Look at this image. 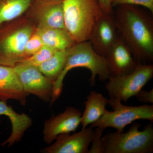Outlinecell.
<instances>
[{"label":"cell","instance_id":"cell-1","mask_svg":"<svg viewBox=\"0 0 153 153\" xmlns=\"http://www.w3.org/2000/svg\"><path fill=\"white\" fill-rule=\"evenodd\" d=\"M119 36L127 45L137 63L153 61V14L140 6L121 5L113 13Z\"/></svg>","mask_w":153,"mask_h":153},{"label":"cell","instance_id":"cell-2","mask_svg":"<svg viewBox=\"0 0 153 153\" xmlns=\"http://www.w3.org/2000/svg\"><path fill=\"white\" fill-rule=\"evenodd\" d=\"M80 67L87 68L90 71L91 86L95 85L97 76L101 81L108 80L110 77L106 58L96 53L89 41L76 43L69 49L64 68L54 81L51 105L60 97L63 91V80L68 71Z\"/></svg>","mask_w":153,"mask_h":153},{"label":"cell","instance_id":"cell-3","mask_svg":"<svg viewBox=\"0 0 153 153\" xmlns=\"http://www.w3.org/2000/svg\"><path fill=\"white\" fill-rule=\"evenodd\" d=\"M65 29L76 43L89 41L103 13L98 0H63Z\"/></svg>","mask_w":153,"mask_h":153},{"label":"cell","instance_id":"cell-4","mask_svg":"<svg viewBox=\"0 0 153 153\" xmlns=\"http://www.w3.org/2000/svg\"><path fill=\"white\" fill-rule=\"evenodd\" d=\"M36 27L21 17L0 26V65L14 67L27 58L25 46Z\"/></svg>","mask_w":153,"mask_h":153},{"label":"cell","instance_id":"cell-5","mask_svg":"<svg viewBox=\"0 0 153 153\" xmlns=\"http://www.w3.org/2000/svg\"><path fill=\"white\" fill-rule=\"evenodd\" d=\"M141 126L135 122L126 132L107 133L102 137L104 153H152V123L140 131Z\"/></svg>","mask_w":153,"mask_h":153},{"label":"cell","instance_id":"cell-6","mask_svg":"<svg viewBox=\"0 0 153 153\" xmlns=\"http://www.w3.org/2000/svg\"><path fill=\"white\" fill-rule=\"evenodd\" d=\"M108 104L113 111L105 109L103 115L98 120L91 124L90 127L99 128L104 130L108 128L123 131L125 128L135 121L145 120L153 122V105H143L128 106L122 104L121 101L110 99Z\"/></svg>","mask_w":153,"mask_h":153},{"label":"cell","instance_id":"cell-7","mask_svg":"<svg viewBox=\"0 0 153 153\" xmlns=\"http://www.w3.org/2000/svg\"><path fill=\"white\" fill-rule=\"evenodd\" d=\"M153 76V64L138 63L130 74L110 76L105 88L110 99L126 102L135 96Z\"/></svg>","mask_w":153,"mask_h":153},{"label":"cell","instance_id":"cell-8","mask_svg":"<svg viewBox=\"0 0 153 153\" xmlns=\"http://www.w3.org/2000/svg\"><path fill=\"white\" fill-rule=\"evenodd\" d=\"M14 69L26 93L34 94L43 101H50L54 80L45 76L35 66L19 63Z\"/></svg>","mask_w":153,"mask_h":153},{"label":"cell","instance_id":"cell-9","mask_svg":"<svg viewBox=\"0 0 153 153\" xmlns=\"http://www.w3.org/2000/svg\"><path fill=\"white\" fill-rule=\"evenodd\" d=\"M81 116L79 110L68 107L64 112L45 121L43 130L44 141L50 144L59 135L75 131L81 123Z\"/></svg>","mask_w":153,"mask_h":153},{"label":"cell","instance_id":"cell-10","mask_svg":"<svg viewBox=\"0 0 153 153\" xmlns=\"http://www.w3.org/2000/svg\"><path fill=\"white\" fill-rule=\"evenodd\" d=\"M94 133L92 128L82 129L79 132L59 135L53 144L41 150L44 153H88Z\"/></svg>","mask_w":153,"mask_h":153},{"label":"cell","instance_id":"cell-11","mask_svg":"<svg viewBox=\"0 0 153 153\" xmlns=\"http://www.w3.org/2000/svg\"><path fill=\"white\" fill-rule=\"evenodd\" d=\"M119 36L113 13H104L96 25L88 41L96 53L105 58Z\"/></svg>","mask_w":153,"mask_h":153},{"label":"cell","instance_id":"cell-12","mask_svg":"<svg viewBox=\"0 0 153 153\" xmlns=\"http://www.w3.org/2000/svg\"><path fill=\"white\" fill-rule=\"evenodd\" d=\"M27 11L34 14L37 27L65 29L63 1L34 0Z\"/></svg>","mask_w":153,"mask_h":153},{"label":"cell","instance_id":"cell-13","mask_svg":"<svg viewBox=\"0 0 153 153\" xmlns=\"http://www.w3.org/2000/svg\"><path fill=\"white\" fill-rule=\"evenodd\" d=\"M110 76L127 75L134 71L138 63L130 48L119 36L106 57Z\"/></svg>","mask_w":153,"mask_h":153},{"label":"cell","instance_id":"cell-14","mask_svg":"<svg viewBox=\"0 0 153 153\" xmlns=\"http://www.w3.org/2000/svg\"><path fill=\"white\" fill-rule=\"evenodd\" d=\"M29 95L23 88L14 67L0 65V100H15L25 105Z\"/></svg>","mask_w":153,"mask_h":153},{"label":"cell","instance_id":"cell-15","mask_svg":"<svg viewBox=\"0 0 153 153\" xmlns=\"http://www.w3.org/2000/svg\"><path fill=\"white\" fill-rule=\"evenodd\" d=\"M0 115H5L10 119L12 125V132L10 136L1 145H7L12 146L15 143L20 141L25 132L32 125V120L25 113L19 114L12 107L7 104V102L0 100Z\"/></svg>","mask_w":153,"mask_h":153},{"label":"cell","instance_id":"cell-16","mask_svg":"<svg viewBox=\"0 0 153 153\" xmlns=\"http://www.w3.org/2000/svg\"><path fill=\"white\" fill-rule=\"evenodd\" d=\"M108 100L101 94L95 91H91L84 102L85 109L81 116L82 129L94 123L101 117L104 114Z\"/></svg>","mask_w":153,"mask_h":153},{"label":"cell","instance_id":"cell-17","mask_svg":"<svg viewBox=\"0 0 153 153\" xmlns=\"http://www.w3.org/2000/svg\"><path fill=\"white\" fill-rule=\"evenodd\" d=\"M44 46L55 51L69 49L76 44L66 29L36 27Z\"/></svg>","mask_w":153,"mask_h":153},{"label":"cell","instance_id":"cell-18","mask_svg":"<svg viewBox=\"0 0 153 153\" xmlns=\"http://www.w3.org/2000/svg\"><path fill=\"white\" fill-rule=\"evenodd\" d=\"M34 0H0V26L22 16Z\"/></svg>","mask_w":153,"mask_h":153},{"label":"cell","instance_id":"cell-19","mask_svg":"<svg viewBox=\"0 0 153 153\" xmlns=\"http://www.w3.org/2000/svg\"><path fill=\"white\" fill-rule=\"evenodd\" d=\"M69 49L56 51L37 68L45 76L55 81L64 68Z\"/></svg>","mask_w":153,"mask_h":153},{"label":"cell","instance_id":"cell-20","mask_svg":"<svg viewBox=\"0 0 153 153\" xmlns=\"http://www.w3.org/2000/svg\"><path fill=\"white\" fill-rule=\"evenodd\" d=\"M56 51H57L44 45L38 51L20 63L37 67L49 59Z\"/></svg>","mask_w":153,"mask_h":153},{"label":"cell","instance_id":"cell-21","mask_svg":"<svg viewBox=\"0 0 153 153\" xmlns=\"http://www.w3.org/2000/svg\"><path fill=\"white\" fill-rule=\"evenodd\" d=\"M44 44L41 36L36 28L25 46V53L26 57L27 58L33 55L42 48Z\"/></svg>","mask_w":153,"mask_h":153},{"label":"cell","instance_id":"cell-22","mask_svg":"<svg viewBox=\"0 0 153 153\" xmlns=\"http://www.w3.org/2000/svg\"><path fill=\"white\" fill-rule=\"evenodd\" d=\"M123 4L143 7L153 14V0H112V5L113 8Z\"/></svg>","mask_w":153,"mask_h":153},{"label":"cell","instance_id":"cell-23","mask_svg":"<svg viewBox=\"0 0 153 153\" xmlns=\"http://www.w3.org/2000/svg\"><path fill=\"white\" fill-rule=\"evenodd\" d=\"M94 131L93 139L91 142V146L88 153H104L103 143L102 141V132L103 130L95 128Z\"/></svg>","mask_w":153,"mask_h":153},{"label":"cell","instance_id":"cell-24","mask_svg":"<svg viewBox=\"0 0 153 153\" xmlns=\"http://www.w3.org/2000/svg\"><path fill=\"white\" fill-rule=\"evenodd\" d=\"M138 101L144 103H153V89L148 91L141 89L135 96Z\"/></svg>","mask_w":153,"mask_h":153},{"label":"cell","instance_id":"cell-25","mask_svg":"<svg viewBox=\"0 0 153 153\" xmlns=\"http://www.w3.org/2000/svg\"><path fill=\"white\" fill-rule=\"evenodd\" d=\"M102 11L105 14H110L113 13L112 0H98Z\"/></svg>","mask_w":153,"mask_h":153},{"label":"cell","instance_id":"cell-26","mask_svg":"<svg viewBox=\"0 0 153 153\" xmlns=\"http://www.w3.org/2000/svg\"><path fill=\"white\" fill-rule=\"evenodd\" d=\"M45 1H49L58 2L62 1L63 0H45Z\"/></svg>","mask_w":153,"mask_h":153}]
</instances>
